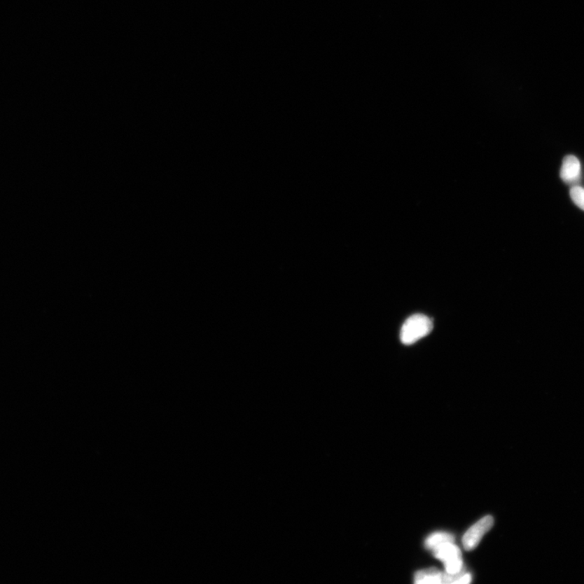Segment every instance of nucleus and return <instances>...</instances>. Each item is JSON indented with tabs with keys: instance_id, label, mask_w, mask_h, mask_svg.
Masks as SVG:
<instances>
[{
	"instance_id": "obj_1",
	"label": "nucleus",
	"mask_w": 584,
	"mask_h": 584,
	"mask_svg": "<svg viewBox=\"0 0 584 584\" xmlns=\"http://www.w3.org/2000/svg\"><path fill=\"white\" fill-rule=\"evenodd\" d=\"M433 321L424 314H414L404 322L401 331L403 345H412L432 331Z\"/></svg>"
},
{
	"instance_id": "obj_2",
	"label": "nucleus",
	"mask_w": 584,
	"mask_h": 584,
	"mask_svg": "<svg viewBox=\"0 0 584 584\" xmlns=\"http://www.w3.org/2000/svg\"><path fill=\"white\" fill-rule=\"evenodd\" d=\"M433 555L443 562L445 572L456 573L464 568L462 553L453 541L443 543L432 550Z\"/></svg>"
},
{
	"instance_id": "obj_3",
	"label": "nucleus",
	"mask_w": 584,
	"mask_h": 584,
	"mask_svg": "<svg viewBox=\"0 0 584 584\" xmlns=\"http://www.w3.org/2000/svg\"><path fill=\"white\" fill-rule=\"evenodd\" d=\"M493 517L487 515L471 526L463 537V545L465 550L471 551L479 545L485 534L494 526Z\"/></svg>"
},
{
	"instance_id": "obj_4",
	"label": "nucleus",
	"mask_w": 584,
	"mask_h": 584,
	"mask_svg": "<svg viewBox=\"0 0 584 584\" xmlns=\"http://www.w3.org/2000/svg\"><path fill=\"white\" fill-rule=\"evenodd\" d=\"M581 166L578 158L573 155L566 156L562 162L560 177L566 183L580 181Z\"/></svg>"
},
{
	"instance_id": "obj_5",
	"label": "nucleus",
	"mask_w": 584,
	"mask_h": 584,
	"mask_svg": "<svg viewBox=\"0 0 584 584\" xmlns=\"http://www.w3.org/2000/svg\"><path fill=\"white\" fill-rule=\"evenodd\" d=\"M443 573L437 568L425 569V570L419 571L415 575V583L418 584L443 583Z\"/></svg>"
},
{
	"instance_id": "obj_6",
	"label": "nucleus",
	"mask_w": 584,
	"mask_h": 584,
	"mask_svg": "<svg viewBox=\"0 0 584 584\" xmlns=\"http://www.w3.org/2000/svg\"><path fill=\"white\" fill-rule=\"evenodd\" d=\"M448 541H454L453 535L447 534V532H435L427 538L424 545L428 550H432L433 548Z\"/></svg>"
},
{
	"instance_id": "obj_7",
	"label": "nucleus",
	"mask_w": 584,
	"mask_h": 584,
	"mask_svg": "<svg viewBox=\"0 0 584 584\" xmlns=\"http://www.w3.org/2000/svg\"><path fill=\"white\" fill-rule=\"evenodd\" d=\"M471 582V573L466 571L464 567L462 570L456 573H443V583H465Z\"/></svg>"
},
{
	"instance_id": "obj_8",
	"label": "nucleus",
	"mask_w": 584,
	"mask_h": 584,
	"mask_svg": "<svg viewBox=\"0 0 584 584\" xmlns=\"http://www.w3.org/2000/svg\"><path fill=\"white\" fill-rule=\"evenodd\" d=\"M570 194L573 203L584 211V188L580 186H573Z\"/></svg>"
}]
</instances>
